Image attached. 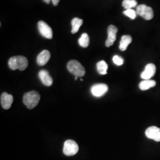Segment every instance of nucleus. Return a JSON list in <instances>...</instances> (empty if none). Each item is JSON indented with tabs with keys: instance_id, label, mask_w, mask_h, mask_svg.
<instances>
[{
	"instance_id": "nucleus-3",
	"label": "nucleus",
	"mask_w": 160,
	"mask_h": 160,
	"mask_svg": "<svg viewBox=\"0 0 160 160\" xmlns=\"http://www.w3.org/2000/svg\"><path fill=\"white\" fill-rule=\"evenodd\" d=\"M67 69L69 72L77 77H82L86 73L84 67L76 60H71L69 61L67 64Z\"/></svg>"
},
{
	"instance_id": "nucleus-6",
	"label": "nucleus",
	"mask_w": 160,
	"mask_h": 160,
	"mask_svg": "<svg viewBox=\"0 0 160 160\" xmlns=\"http://www.w3.org/2000/svg\"><path fill=\"white\" fill-rule=\"evenodd\" d=\"M38 29L40 34L47 39H52L53 38V32L51 28L43 21L38 22Z\"/></svg>"
},
{
	"instance_id": "nucleus-10",
	"label": "nucleus",
	"mask_w": 160,
	"mask_h": 160,
	"mask_svg": "<svg viewBox=\"0 0 160 160\" xmlns=\"http://www.w3.org/2000/svg\"><path fill=\"white\" fill-rule=\"evenodd\" d=\"M156 67L153 63H149L146 65L141 77L143 80H150L155 74Z\"/></svg>"
},
{
	"instance_id": "nucleus-12",
	"label": "nucleus",
	"mask_w": 160,
	"mask_h": 160,
	"mask_svg": "<svg viewBox=\"0 0 160 160\" xmlns=\"http://www.w3.org/2000/svg\"><path fill=\"white\" fill-rule=\"evenodd\" d=\"M39 77L42 82L46 86H51L53 83V80L49 72L46 71L42 69L39 72Z\"/></svg>"
},
{
	"instance_id": "nucleus-16",
	"label": "nucleus",
	"mask_w": 160,
	"mask_h": 160,
	"mask_svg": "<svg viewBox=\"0 0 160 160\" xmlns=\"http://www.w3.org/2000/svg\"><path fill=\"white\" fill-rule=\"evenodd\" d=\"M82 24H83V20L82 19L77 17L73 18L71 21V25H72L71 33L72 34L77 33Z\"/></svg>"
},
{
	"instance_id": "nucleus-11",
	"label": "nucleus",
	"mask_w": 160,
	"mask_h": 160,
	"mask_svg": "<svg viewBox=\"0 0 160 160\" xmlns=\"http://www.w3.org/2000/svg\"><path fill=\"white\" fill-rule=\"evenodd\" d=\"M13 102V97L6 92H3L1 96V104L3 109L8 110L12 106Z\"/></svg>"
},
{
	"instance_id": "nucleus-15",
	"label": "nucleus",
	"mask_w": 160,
	"mask_h": 160,
	"mask_svg": "<svg viewBox=\"0 0 160 160\" xmlns=\"http://www.w3.org/2000/svg\"><path fill=\"white\" fill-rule=\"evenodd\" d=\"M155 85H156V82L154 80H144L139 83V87L141 90L145 91L151 88L154 87Z\"/></svg>"
},
{
	"instance_id": "nucleus-5",
	"label": "nucleus",
	"mask_w": 160,
	"mask_h": 160,
	"mask_svg": "<svg viewBox=\"0 0 160 160\" xmlns=\"http://www.w3.org/2000/svg\"><path fill=\"white\" fill-rule=\"evenodd\" d=\"M137 14L146 20H150L154 17V12L151 7L145 4H141L137 7Z\"/></svg>"
},
{
	"instance_id": "nucleus-1",
	"label": "nucleus",
	"mask_w": 160,
	"mask_h": 160,
	"mask_svg": "<svg viewBox=\"0 0 160 160\" xmlns=\"http://www.w3.org/2000/svg\"><path fill=\"white\" fill-rule=\"evenodd\" d=\"M40 100V94L36 91L28 92L23 96V103L29 109L34 108L38 104Z\"/></svg>"
},
{
	"instance_id": "nucleus-13",
	"label": "nucleus",
	"mask_w": 160,
	"mask_h": 160,
	"mask_svg": "<svg viewBox=\"0 0 160 160\" xmlns=\"http://www.w3.org/2000/svg\"><path fill=\"white\" fill-rule=\"evenodd\" d=\"M50 58H51L50 52L47 50H44L41 52L39 54V55L38 56L37 63L40 66H43L49 61Z\"/></svg>"
},
{
	"instance_id": "nucleus-8",
	"label": "nucleus",
	"mask_w": 160,
	"mask_h": 160,
	"mask_svg": "<svg viewBox=\"0 0 160 160\" xmlns=\"http://www.w3.org/2000/svg\"><path fill=\"white\" fill-rule=\"evenodd\" d=\"M145 135L149 139L160 142V128L154 126L149 127L145 131Z\"/></svg>"
},
{
	"instance_id": "nucleus-17",
	"label": "nucleus",
	"mask_w": 160,
	"mask_h": 160,
	"mask_svg": "<svg viewBox=\"0 0 160 160\" xmlns=\"http://www.w3.org/2000/svg\"><path fill=\"white\" fill-rule=\"evenodd\" d=\"M108 69V65L104 61H101L97 63V71L100 74H106Z\"/></svg>"
},
{
	"instance_id": "nucleus-4",
	"label": "nucleus",
	"mask_w": 160,
	"mask_h": 160,
	"mask_svg": "<svg viewBox=\"0 0 160 160\" xmlns=\"http://www.w3.org/2000/svg\"><path fill=\"white\" fill-rule=\"evenodd\" d=\"M79 150L77 142L71 139L67 140L63 145V152L67 156H72L76 154Z\"/></svg>"
},
{
	"instance_id": "nucleus-22",
	"label": "nucleus",
	"mask_w": 160,
	"mask_h": 160,
	"mask_svg": "<svg viewBox=\"0 0 160 160\" xmlns=\"http://www.w3.org/2000/svg\"><path fill=\"white\" fill-rule=\"evenodd\" d=\"M51 1H52L53 4L55 6H58V3H59L60 0H51Z\"/></svg>"
},
{
	"instance_id": "nucleus-14",
	"label": "nucleus",
	"mask_w": 160,
	"mask_h": 160,
	"mask_svg": "<svg viewBox=\"0 0 160 160\" xmlns=\"http://www.w3.org/2000/svg\"><path fill=\"white\" fill-rule=\"evenodd\" d=\"M132 37L129 35H124L122 37L120 42L119 49L122 51H126L128 45L132 42Z\"/></svg>"
},
{
	"instance_id": "nucleus-23",
	"label": "nucleus",
	"mask_w": 160,
	"mask_h": 160,
	"mask_svg": "<svg viewBox=\"0 0 160 160\" xmlns=\"http://www.w3.org/2000/svg\"><path fill=\"white\" fill-rule=\"evenodd\" d=\"M43 1L45 2H46V4H48L50 3V2H51V0H43Z\"/></svg>"
},
{
	"instance_id": "nucleus-19",
	"label": "nucleus",
	"mask_w": 160,
	"mask_h": 160,
	"mask_svg": "<svg viewBox=\"0 0 160 160\" xmlns=\"http://www.w3.org/2000/svg\"><path fill=\"white\" fill-rule=\"evenodd\" d=\"M122 6L126 10L131 9L132 8L137 6V2L135 0H123Z\"/></svg>"
},
{
	"instance_id": "nucleus-24",
	"label": "nucleus",
	"mask_w": 160,
	"mask_h": 160,
	"mask_svg": "<svg viewBox=\"0 0 160 160\" xmlns=\"http://www.w3.org/2000/svg\"><path fill=\"white\" fill-rule=\"evenodd\" d=\"M78 77H77V76H75V80H77V78H78Z\"/></svg>"
},
{
	"instance_id": "nucleus-7",
	"label": "nucleus",
	"mask_w": 160,
	"mask_h": 160,
	"mask_svg": "<svg viewBox=\"0 0 160 160\" xmlns=\"http://www.w3.org/2000/svg\"><path fill=\"white\" fill-rule=\"evenodd\" d=\"M108 91V86L105 84H97L93 85L91 88L92 94L95 97L103 96Z\"/></svg>"
},
{
	"instance_id": "nucleus-21",
	"label": "nucleus",
	"mask_w": 160,
	"mask_h": 160,
	"mask_svg": "<svg viewBox=\"0 0 160 160\" xmlns=\"http://www.w3.org/2000/svg\"><path fill=\"white\" fill-rule=\"evenodd\" d=\"M113 61L114 63H115L116 65H118V66H120L122 65L123 62H124V60L123 59L122 57H120L118 55H115L113 58Z\"/></svg>"
},
{
	"instance_id": "nucleus-9",
	"label": "nucleus",
	"mask_w": 160,
	"mask_h": 160,
	"mask_svg": "<svg viewBox=\"0 0 160 160\" xmlns=\"http://www.w3.org/2000/svg\"><path fill=\"white\" fill-rule=\"evenodd\" d=\"M118 32V28L113 25L109 26L108 29V38L106 41V46L108 48L112 46L116 39V34Z\"/></svg>"
},
{
	"instance_id": "nucleus-20",
	"label": "nucleus",
	"mask_w": 160,
	"mask_h": 160,
	"mask_svg": "<svg viewBox=\"0 0 160 160\" xmlns=\"http://www.w3.org/2000/svg\"><path fill=\"white\" fill-rule=\"evenodd\" d=\"M123 13L127 16V17H129L130 18H131L132 20L135 19L136 17H137V12H135V10H132V9H128V10H126L125 11L123 12Z\"/></svg>"
},
{
	"instance_id": "nucleus-18",
	"label": "nucleus",
	"mask_w": 160,
	"mask_h": 160,
	"mask_svg": "<svg viewBox=\"0 0 160 160\" xmlns=\"http://www.w3.org/2000/svg\"><path fill=\"white\" fill-rule=\"evenodd\" d=\"M90 43V39L89 36L87 33H83L80 37L78 40V43L80 46L82 48H87L89 45Z\"/></svg>"
},
{
	"instance_id": "nucleus-2",
	"label": "nucleus",
	"mask_w": 160,
	"mask_h": 160,
	"mask_svg": "<svg viewBox=\"0 0 160 160\" xmlns=\"http://www.w3.org/2000/svg\"><path fill=\"white\" fill-rule=\"evenodd\" d=\"M28 65L27 58L23 56L13 57L8 61V66L12 70L18 69L20 71H24L28 68Z\"/></svg>"
}]
</instances>
